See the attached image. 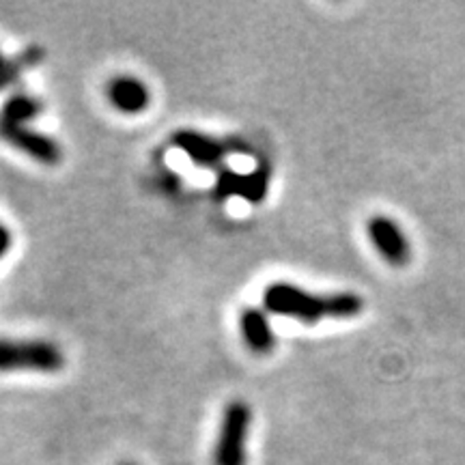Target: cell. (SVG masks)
I'll return each mask as SVG.
<instances>
[{"label":"cell","mask_w":465,"mask_h":465,"mask_svg":"<svg viewBox=\"0 0 465 465\" xmlns=\"http://www.w3.org/2000/svg\"><path fill=\"white\" fill-rule=\"evenodd\" d=\"M263 308L270 315L304 325H315L322 322H345L362 315L364 298L356 291H332V293H317L300 284L278 281L267 284L263 291Z\"/></svg>","instance_id":"obj_1"},{"label":"cell","mask_w":465,"mask_h":465,"mask_svg":"<svg viewBox=\"0 0 465 465\" xmlns=\"http://www.w3.org/2000/svg\"><path fill=\"white\" fill-rule=\"evenodd\" d=\"M65 351L45 339H0V373L54 375L65 369Z\"/></svg>","instance_id":"obj_2"},{"label":"cell","mask_w":465,"mask_h":465,"mask_svg":"<svg viewBox=\"0 0 465 465\" xmlns=\"http://www.w3.org/2000/svg\"><path fill=\"white\" fill-rule=\"evenodd\" d=\"M252 429V407L235 399L223 410L213 444V465H246L248 440Z\"/></svg>","instance_id":"obj_3"},{"label":"cell","mask_w":465,"mask_h":465,"mask_svg":"<svg viewBox=\"0 0 465 465\" xmlns=\"http://www.w3.org/2000/svg\"><path fill=\"white\" fill-rule=\"evenodd\" d=\"M0 141L7 143L11 149L25 153L26 158L35 160L37 164L56 166L63 160L61 143L31 125L0 124Z\"/></svg>","instance_id":"obj_4"},{"label":"cell","mask_w":465,"mask_h":465,"mask_svg":"<svg viewBox=\"0 0 465 465\" xmlns=\"http://www.w3.org/2000/svg\"><path fill=\"white\" fill-rule=\"evenodd\" d=\"M366 235H369L371 243L377 252L381 254V259L392 267H403L410 263L411 259V248L410 240L401 229L399 223H394L392 218L375 213L366 220Z\"/></svg>","instance_id":"obj_5"},{"label":"cell","mask_w":465,"mask_h":465,"mask_svg":"<svg viewBox=\"0 0 465 465\" xmlns=\"http://www.w3.org/2000/svg\"><path fill=\"white\" fill-rule=\"evenodd\" d=\"M267 190H270V173L265 168H254L252 173L246 174L232 171V168H220L216 173V185H213V192L220 201L240 196L248 203H263Z\"/></svg>","instance_id":"obj_6"},{"label":"cell","mask_w":465,"mask_h":465,"mask_svg":"<svg viewBox=\"0 0 465 465\" xmlns=\"http://www.w3.org/2000/svg\"><path fill=\"white\" fill-rule=\"evenodd\" d=\"M171 141L192 164L207 168V171H212V168H218L220 171L226 155H229V149H226L223 141H218L216 136H209L205 132L190 130V127L174 132Z\"/></svg>","instance_id":"obj_7"},{"label":"cell","mask_w":465,"mask_h":465,"mask_svg":"<svg viewBox=\"0 0 465 465\" xmlns=\"http://www.w3.org/2000/svg\"><path fill=\"white\" fill-rule=\"evenodd\" d=\"M106 97L116 113L136 116L151 106V91L147 83L138 75L119 74L108 80Z\"/></svg>","instance_id":"obj_8"},{"label":"cell","mask_w":465,"mask_h":465,"mask_svg":"<svg viewBox=\"0 0 465 465\" xmlns=\"http://www.w3.org/2000/svg\"><path fill=\"white\" fill-rule=\"evenodd\" d=\"M240 334L243 345L254 356H270L276 349L278 336L272 328L270 312L265 308H246L240 315Z\"/></svg>","instance_id":"obj_9"},{"label":"cell","mask_w":465,"mask_h":465,"mask_svg":"<svg viewBox=\"0 0 465 465\" xmlns=\"http://www.w3.org/2000/svg\"><path fill=\"white\" fill-rule=\"evenodd\" d=\"M44 113V102L26 91H17L0 108V124L28 125Z\"/></svg>","instance_id":"obj_10"},{"label":"cell","mask_w":465,"mask_h":465,"mask_svg":"<svg viewBox=\"0 0 465 465\" xmlns=\"http://www.w3.org/2000/svg\"><path fill=\"white\" fill-rule=\"evenodd\" d=\"M42 58H44L42 48H26L25 52H20V54L5 58V61L0 63V91H7L9 86H14L17 80L28 72V69L39 65Z\"/></svg>","instance_id":"obj_11"},{"label":"cell","mask_w":465,"mask_h":465,"mask_svg":"<svg viewBox=\"0 0 465 465\" xmlns=\"http://www.w3.org/2000/svg\"><path fill=\"white\" fill-rule=\"evenodd\" d=\"M14 248V232L9 231V226L0 220V261H3Z\"/></svg>","instance_id":"obj_12"},{"label":"cell","mask_w":465,"mask_h":465,"mask_svg":"<svg viewBox=\"0 0 465 465\" xmlns=\"http://www.w3.org/2000/svg\"><path fill=\"white\" fill-rule=\"evenodd\" d=\"M179 185H182V179H179L177 174H173V173L164 174V190L166 192H177Z\"/></svg>","instance_id":"obj_13"},{"label":"cell","mask_w":465,"mask_h":465,"mask_svg":"<svg viewBox=\"0 0 465 465\" xmlns=\"http://www.w3.org/2000/svg\"><path fill=\"white\" fill-rule=\"evenodd\" d=\"M5 61V56H3V50H0V63H3Z\"/></svg>","instance_id":"obj_14"},{"label":"cell","mask_w":465,"mask_h":465,"mask_svg":"<svg viewBox=\"0 0 465 465\" xmlns=\"http://www.w3.org/2000/svg\"><path fill=\"white\" fill-rule=\"evenodd\" d=\"M119 465H136V463H119Z\"/></svg>","instance_id":"obj_15"}]
</instances>
